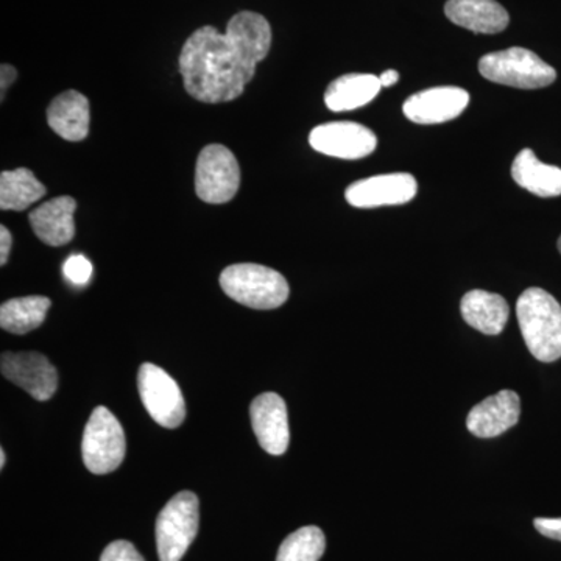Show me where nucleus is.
Segmentation results:
<instances>
[{
    "label": "nucleus",
    "instance_id": "nucleus-4",
    "mask_svg": "<svg viewBox=\"0 0 561 561\" xmlns=\"http://www.w3.org/2000/svg\"><path fill=\"white\" fill-rule=\"evenodd\" d=\"M479 72L493 83L518 90H540L557 79V70L537 54L523 47L483 55Z\"/></svg>",
    "mask_w": 561,
    "mask_h": 561
},
{
    "label": "nucleus",
    "instance_id": "nucleus-11",
    "mask_svg": "<svg viewBox=\"0 0 561 561\" xmlns=\"http://www.w3.org/2000/svg\"><path fill=\"white\" fill-rule=\"evenodd\" d=\"M419 192V183L411 173H387L356 181L345 192L346 202L354 208L404 205Z\"/></svg>",
    "mask_w": 561,
    "mask_h": 561
},
{
    "label": "nucleus",
    "instance_id": "nucleus-14",
    "mask_svg": "<svg viewBox=\"0 0 561 561\" xmlns=\"http://www.w3.org/2000/svg\"><path fill=\"white\" fill-rule=\"evenodd\" d=\"M522 416V400L513 390H501L486 398L468 413L467 427L479 438L500 437L516 426Z\"/></svg>",
    "mask_w": 561,
    "mask_h": 561
},
{
    "label": "nucleus",
    "instance_id": "nucleus-16",
    "mask_svg": "<svg viewBox=\"0 0 561 561\" xmlns=\"http://www.w3.org/2000/svg\"><path fill=\"white\" fill-rule=\"evenodd\" d=\"M445 14L453 24L483 35H494L508 27L511 16L496 0H448Z\"/></svg>",
    "mask_w": 561,
    "mask_h": 561
},
{
    "label": "nucleus",
    "instance_id": "nucleus-25",
    "mask_svg": "<svg viewBox=\"0 0 561 561\" xmlns=\"http://www.w3.org/2000/svg\"><path fill=\"white\" fill-rule=\"evenodd\" d=\"M101 561H146L130 541L117 540L106 546Z\"/></svg>",
    "mask_w": 561,
    "mask_h": 561
},
{
    "label": "nucleus",
    "instance_id": "nucleus-29",
    "mask_svg": "<svg viewBox=\"0 0 561 561\" xmlns=\"http://www.w3.org/2000/svg\"><path fill=\"white\" fill-rule=\"evenodd\" d=\"M379 80H381V84L383 88H389L391 87V84H394L397 83L398 80H400V73H398L397 70L393 69L386 70V72L381 73Z\"/></svg>",
    "mask_w": 561,
    "mask_h": 561
},
{
    "label": "nucleus",
    "instance_id": "nucleus-10",
    "mask_svg": "<svg viewBox=\"0 0 561 561\" xmlns=\"http://www.w3.org/2000/svg\"><path fill=\"white\" fill-rule=\"evenodd\" d=\"M2 375L36 401H49L58 389L57 368L39 353H3Z\"/></svg>",
    "mask_w": 561,
    "mask_h": 561
},
{
    "label": "nucleus",
    "instance_id": "nucleus-19",
    "mask_svg": "<svg viewBox=\"0 0 561 561\" xmlns=\"http://www.w3.org/2000/svg\"><path fill=\"white\" fill-rule=\"evenodd\" d=\"M512 176L523 190L541 198L561 195V169L538 160L530 149L519 151L512 165Z\"/></svg>",
    "mask_w": 561,
    "mask_h": 561
},
{
    "label": "nucleus",
    "instance_id": "nucleus-20",
    "mask_svg": "<svg viewBox=\"0 0 561 561\" xmlns=\"http://www.w3.org/2000/svg\"><path fill=\"white\" fill-rule=\"evenodd\" d=\"M381 88V80L373 73H346L328 87L324 103L335 113L362 108L379 94Z\"/></svg>",
    "mask_w": 561,
    "mask_h": 561
},
{
    "label": "nucleus",
    "instance_id": "nucleus-5",
    "mask_svg": "<svg viewBox=\"0 0 561 561\" xmlns=\"http://www.w3.org/2000/svg\"><path fill=\"white\" fill-rule=\"evenodd\" d=\"M201 523V504L192 491H181L165 504L157 519V548L160 561H181Z\"/></svg>",
    "mask_w": 561,
    "mask_h": 561
},
{
    "label": "nucleus",
    "instance_id": "nucleus-17",
    "mask_svg": "<svg viewBox=\"0 0 561 561\" xmlns=\"http://www.w3.org/2000/svg\"><path fill=\"white\" fill-rule=\"evenodd\" d=\"M90 121V102L79 91L62 92L47 108V122L51 130L72 142L87 138Z\"/></svg>",
    "mask_w": 561,
    "mask_h": 561
},
{
    "label": "nucleus",
    "instance_id": "nucleus-8",
    "mask_svg": "<svg viewBox=\"0 0 561 561\" xmlns=\"http://www.w3.org/2000/svg\"><path fill=\"white\" fill-rule=\"evenodd\" d=\"M138 389L144 408L162 427L176 430L186 419V405L179 383L154 364L139 368Z\"/></svg>",
    "mask_w": 561,
    "mask_h": 561
},
{
    "label": "nucleus",
    "instance_id": "nucleus-22",
    "mask_svg": "<svg viewBox=\"0 0 561 561\" xmlns=\"http://www.w3.org/2000/svg\"><path fill=\"white\" fill-rule=\"evenodd\" d=\"M46 195V187L28 169L5 171L0 175V209L24 210Z\"/></svg>",
    "mask_w": 561,
    "mask_h": 561
},
{
    "label": "nucleus",
    "instance_id": "nucleus-18",
    "mask_svg": "<svg viewBox=\"0 0 561 561\" xmlns=\"http://www.w3.org/2000/svg\"><path fill=\"white\" fill-rule=\"evenodd\" d=\"M460 311L463 320L482 334L497 335L507 324L511 308L497 294L471 290L461 298Z\"/></svg>",
    "mask_w": 561,
    "mask_h": 561
},
{
    "label": "nucleus",
    "instance_id": "nucleus-28",
    "mask_svg": "<svg viewBox=\"0 0 561 561\" xmlns=\"http://www.w3.org/2000/svg\"><path fill=\"white\" fill-rule=\"evenodd\" d=\"M11 232L7 227H0V265H5L9 262L11 250Z\"/></svg>",
    "mask_w": 561,
    "mask_h": 561
},
{
    "label": "nucleus",
    "instance_id": "nucleus-27",
    "mask_svg": "<svg viewBox=\"0 0 561 561\" xmlns=\"http://www.w3.org/2000/svg\"><path fill=\"white\" fill-rule=\"evenodd\" d=\"M18 79V70L10 65H2L0 68V87H2V101L5 98V91L9 90L11 84Z\"/></svg>",
    "mask_w": 561,
    "mask_h": 561
},
{
    "label": "nucleus",
    "instance_id": "nucleus-7",
    "mask_svg": "<svg viewBox=\"0 0 561 561\" xmlns=\"http://www.w3.org/2000/svg\"><path fill=\"white\" fill-rule=\"evenodd\" d=\"M241 186V168L234 153L225 146L210 144L198 154L195 191L210 205L231 202Z\"/></svg>",
    "mask_w": 561,
    "mask_h": 561
},
{
    "label": "nucleus",
    "instance_id": "nucleus-30",
    "mask_svg": "<svg viewBox=\"0 0 561 561\" xmlns=\"http://www.w3.org/2000/svg\"><path fill=\"white\" fill-rule=\"evenodd\" d=\"M5 463H7L5 451H3V449H0V468L5 467Z\"/></svg>",
    "mask_w": 561,
    "mask_h": 561
},
{
    "label": "nucleus",
    "instance_id": "nucleus-13",
    "mask_svg": "<svg viewBox=\"0 0 561 561\" xmlns=\"http://www.w3.org/2000/svg\"><path fill=\"white\" fill-rule=\"evenodd\" d=\"M470 103V94L457 87H438L416 92L404 102L409 121L421 125L445 124L459 117Z\"/></svg>",
    "mask_w": 561,
    "mask_h": 561
},
{
    "label": "nucleus",
    "instance_id": "nucleus-31",
    "mask_svg": "<svg viewBox=\"0 0 561 561\" xmlns=\"http://www.w3.org/2000/svg\"><path fill=\"white\" fill-rule=\"evenodd\" d=\"M559 250H560V253H561V236H560V239H559Z\"/></svg>",
    "mask_w": 561,
    "mask_h": 561
},
{
    "label": "nucleus",
    "instance_id": "nucleus-26",
    "mask_svg": "<svg viewBox=\"0 0 561 561\" xmlns=\"http://www.w3.org/2000/svg\"><path fill=\"white\" fill-rule=\"evenodd\" d=\"M535 529L551 540L561 541V518H537L534 522Z\"/></svg>",
    "mask_w": 561,
    "mask_h": 561
},
{
    "label": "nucleus",
    "instance_id": "nucleus-9",
    "mask_svg": "<svg viewBox=\"0 0 561 561\" xmlns=\"http://www.w3.org/2000/svg\"><path fill=\"white\" fill-rule=\"evenodd\" d=\"M313 150L341 160H362L378 146L375 133L356 122H328L309 135Z\"/></svg>",
    "mask_w": 561,
    "mask_h": 561
},
{
    "label": "nucleus",
    "instance_id": "nucleus-6",
    "mask_svg": "<svg viewBox=\"0 0 561 561\" xmlns=\"http://www.w3.org/2000/svg\"><path fill=\"white\" fill-rule=\"evenodd\" d=\"M127 453L124 430L106 408L94 409L84 427L81 454L92 474H108L121 467Z\"/></svg>",
    "mask_w": 561,
    "mask_h": 561
},
{
    "label": "nucleus",
    "instance_id": "nucleus-24",
    "mask_svg": "<svg viewBox=\"0 0 561 561\" xmlns=\"http://www.w3.org/2000/svg\"><path fill=\"white\" fill-rule=\"evenodd\" d=\"M62 272L73 286H87L92 278V264L83 254H72L65 262Z\"/></svg>",
    "mask_w": 561,
    "mask_h": 561
},
{
    "label": "nucleus",
    "instance_id": "nucleus-1",
    "mask_svg": "<svg viewBox=\"0 0 561 561\" xmlns=\"http://www.w3.org/2000/svg\"><path fill=\"white\" fill-rule=\"evenodd\" d=\"M272 27L254 11H241L227 32L206 25L192 33L180 55L184 88L195 101H236L271 51Z\"/></svg>",
    "mask_w": 561,
    "mask_h": 561
},
{
    "label": "nucleus",
    "instance_id": "nucleus-21",
    "mask_svg": "<svg viewBox=\"0 0 561 561\" xmlns=\"http://www.w3.org/2000/svg\"><path fill=\"white\" fill-rule=\"evenodd\" d=\"M50 305L47 297H22L5 301L0 308V327L11 334H27L44 323Z\"/></svg>",
    "mask_w": 561,
    "mask_h": 561
},
{
    "label": "nucleus",
    "instance_id": "nucleus-23",
    "mask_svg": "<svg viewBox=\"0 0 561 561\" xmlns=\"http://www.w3.org/2000/svg\"><path fill=\"white\" fill-rule=\"evenodd\" d=\"M327 549V538L316 526L301 527L279 546L276 561H319Z\"/></svg>",
    "mask_w": 561,
    "mask_h": 561
},
{
    "label": "nucleus",
    "instance_id": "nucleus-3",
    "mask_svg": "<svg viewBox=\"0 0 561 561\" xmlns=\"http://www.w3.org/2000/svg\"><path fill=\"white\" fill-rule=\"evenodd\" d=\"M220 286L231 300L257 311L279 308L290 291L280 273L260 264L230 265L221 272Z\"/></svg>",
    "mask_w": 561,
    "mask_h": 561
},
{
    "label": "nucleus",
    "instance_id": "nucleus-12",
    "mask_svg": "<svg viewBox=\"0 0 561 561\" xmlns=\"http://www.w3.org/2000/svg\"><path fill=\"white\" fill-rule=\"evenodd\" d=\"M250 415L262 449L272 456H283L290 442L289 416L283 398L276 393H264L254 398Z\"/></svg>",
    "mask_w": 561,
    "mask_h": 561
},
{
    "label": "nucleus",
    "instance_id": "nucleus-15",
    "mask_svg": "<svg viewBox=\"0 0 561 561\" xmlns=\"http://www.w3.org/2000/svg\"><path fill=\"white\" fill-rule=\"evenodd\" d=\"M76 209L77 202L69 195H62L32 210L28 220L39 241L50 247H62L76 236Z\"/></svg>",
    "mask_w": 561,
    "mask_h": 561
},
{
    "label": "nucleus",
    "instance_id": "nucleus-2",
    "mask_svg": "<svg viewBox=\"0 0 561 561\" xmlns=\"http://www.w3.org/2000/svg\"><path fill=\"white\" fill-rule=\"evenodd\" d=\"M519 330L531 356L540 362L561 357V306L549 291L530 287L516 302Z\"/></svg>",
    "mask_w": 561,
    "mask_h": 561
}]
</instances>
